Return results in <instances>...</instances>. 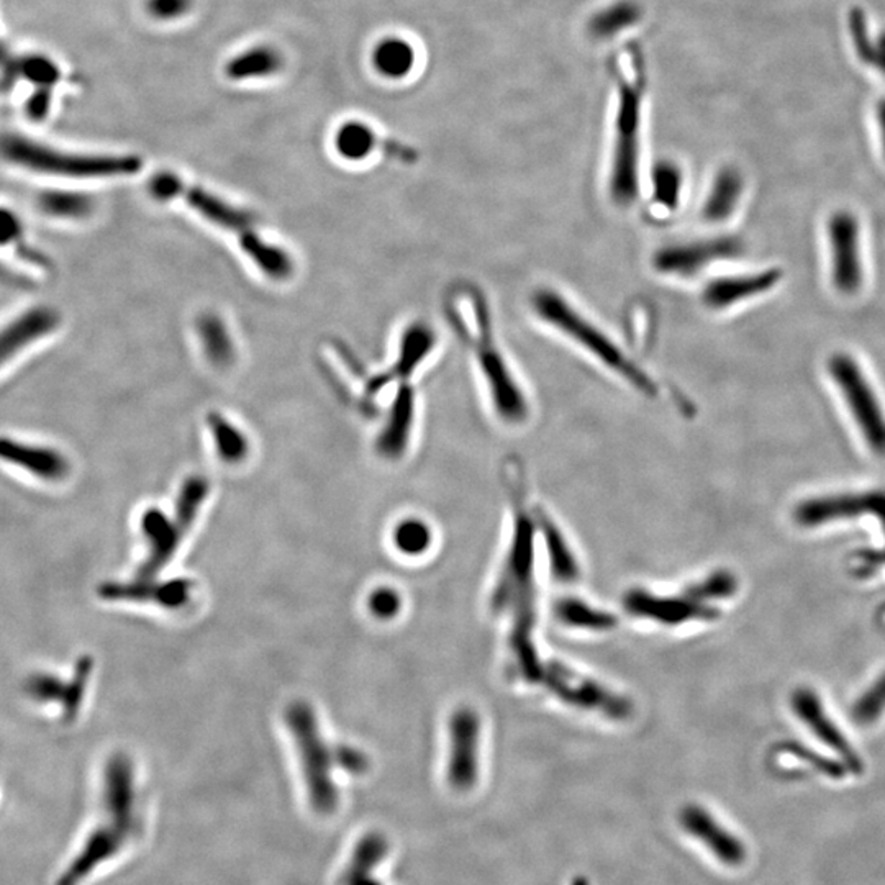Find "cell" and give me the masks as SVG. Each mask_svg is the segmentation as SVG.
Here are the masks:
<instances>
[{
    "mask_svg": "<svg viewBox=\"0 0 885 885\" xmlns=\"http://www.w3.org/2000/svg\"><path fill=\"white\" fill-rule=\"evenodd\" d=\"M446 316L471 354L493 417L507 427H522L531 418V398L519 371L497 335L485 292L461 282L446 298Z\"/></svg>",
    "mask_w": 885,
    "mask_h": 885,
    "instance_id": "6da1fadb",
    "label": "cell"
},
{
    "mask_svg": "<svg viewBox=\"0 0 885 885\" xmlns=\"http://www.w3.org/2000/svg\"><path fill=\"white\" fill-rule=\"evenodd\" d=\"M143 820L139 812L135 769L127 754L112 756L104 771L102 816L76 854L58 874L54 885H83L97 871L124 856L142 839Z\"/></svg>",
    "mask_w": 885,
    "mask_h": 885,
    "instance_id": "7a4b0ae2",
    "label": "cell"
},
{
    "mask_svg": "<svg viewBox=\"0 0 885 885\" xmlns=\"http://www.w3.org/2000/svg\"><path fill=\"white\" fill-rule=\"evenodd\" d=\"M534 316L551 332L581 350L585 356L614 374L629 389L649 400L662 397V386L635 357L589 313L582 312L570 298L553 288H540L531 294Z\"/></svg>",
    "mask_w": 885,
    "mask_h": 885,
    "instance_id": "3957f363",
    "label": "cell"
},
{
    "mask_svg": "<svg viewBox=\"0 0 885 885\" xmlns=\"http://www.w3.org/2000/svg\"><path fill=\"white\" fill-rule=\"evenodd\" d=\"M626 64L612 60L618 88L614 149L608 171V197L618 209H629L642 197V111L646 91L645 58L638 44L626 46Z\"/></svg>",
    "mask_w": 885,
    "mask_h": 885,
    "instance_id": "277c9868",
    "label": "cell"
},
{
    "mask_svg": "<svg viewBox=\"0 0 885 885\" xmlns=\"http://www.w3.org/2000/svg\"><path fill=\"white\" fill-rule=\"evenodd\" d=\"M513 503V533L509 554L502 573L497 579L490 597V607L496 612H509L513 628L537 626V587H534V531L533 520L527 506L522 471L517 462L507 466Z\"/></svg>",
    "mask_w": 885,
    "mask_h": 885,
    "instance_id": "5b68a950",
    "label": "cell"
},
{
    "mask_svg": "<svg viewBox=\"0 0 885 885\" xmlns=\"http://www.w3.org/2000/svg\"><path fill=\"white\" fill-rule=\"evenodd\" d=\"M0 159L37 175L74 179L131 176L138 173L143 165L142 159L136 156H95L61 152L12 132L0 135Z\"/></svg>",
    "mask_w": 885,
    "mask_h": 885,
    "instance_id": "8992f818",
    "label": "cell"
},
{
    "mask_svg": "<svg viewBox=\"0 0 885 885\" xmlns=\"http://www.w3.org/2000/svg\"><path fill=\"white\" fill-rule=\"evenodd\" d=\"M285 723L298 750L310 809L320 816L333 815L340 806V789L333 774L339 769L335 747L323 740L315 711L308 702H292L285 710Z\"/></svg>",
    "mask_w": 885,
    "mask_h": 885,
    "instance_id": "52a82bcc",
    "label": "cell"
},
{
    "mask_svg": "<svg viewBox=\"0 0 885 885\" xmlns=\"http://www.w3.org/2000/svg\"><path fill=\"white\" fill-rule=\"evenodd\" d=\"M830 376L843 394L851 415L861 428L864 440L877 456L885 458V414L879 398L864 376L863 369L847 353L830 356Z\"/></svg>",
    "mask_w": 885,
    "mask_h": 885,
    "instance_id": "ba28073f",
    "label": "cell"
},
{
    "mask_svg": "<svg viewBox=\"0 0 885 885\" xmlns=\"http://www.w3.org/2000/svg\"><path fill=\"white\" fill-rule=\"evenodd\" d=\"M540 684L558 699L579 710L594 711L612 720H626L633 714L632 702L626 697L560 662H544Z\"/></svg>",
    "mask_w": 885,
    "mask_h": 885,
    "instance_id": "9c48e42d",
    "label": "cell"
},
{
    "mask_svg": "<svg viewBox=\"0 0 885 885\" xmlns=\"http://www.w3.org/2000/svg\"><path fill=\"white\" fill-rule=\"evenodd\" d=\"M745 253L743 240L737 237L707 238V240L680 241L659 248L652 258L653 271L662 278H697L717 261L733 260Z\"/></svg>",
    "mask_w": 885,
    "mask_h": 885,
    "instance_id": "30bf717a",
    "label": "cell"
},
{
    "mask_svg": "<svg viewBox=\"0 0 885 885\" xmlns=\"http://www.w3.org/2000/svg\"><path fill=\"white\" fill-rule=\"evenodd\" d=\"M449 754L446 779L455 791L468 792L479 775L481 720L472 708L461 707L449 718Z\"/></svg>",
    "mask_w": 885,
    "mask_h": 885,
    "instance_id": "8fae6325",
    "label": "cell"
},
{
    "mask_svg": "<svg viewBox=\"0 0 885 885\" xmlns=\"http://www.w3.org/2000/svg\"><path fill=\"white\" fill-rule=\"evenodd\" d=\"M832 248V279L841 295H856L863 288L864 268L861 258L860 223L846 210L833 214L829 220Z\"/></svg>",
    "mask_w": 885,
    "mask_h": 885,
    "instance_id": "7c38bea8",
    "label": "cell"
},
{
    "mask_svg": "<svg viewBox=\"0 0 885 885\" xmlns=\"http://www.w3.org/2000/svg\"><path fill=\"white\" fill-rule=\"evenodd\" d=\"M149 192L156 199L171 200L176 197L186 200L190 207L197 210L200 216L206 217L212 223L219 227L227 228V230L240 231L241 235L250 231L251 219L250 214L231 204L225 202L220 197L207 192V190L199 189V187L186 186L179 177L171 175V173H159L149 180Z\"/></svg>",
    "mask_w": 885,
    "mask_h": 885,
    "instance_id": "4fadbf2b",
    "label": "cell"
},
{
    "mask_svg": "<svg viewBox=\"0 0 885 885\" xmlns=\"http://www.w3.org/2000/svg\"><path fill=\"white\" fill-rule=\"evenodd\" d=\"M625 608L635 617L653 620L663 625H683L694 620L708 622L720 615L717 608L706 602L697 601L687 591L674 597V595H656L643 589H633L625 595Z\"/></svg>",
    "mask_w": 885,
    "mask_h": 885,
    "instance_id": "5bb4252c",
    "label": "cell"
},
{
    "mask_svg": "<svg viewBox=\"0 0 885 885\" xmlns=\"http://www.w3.org/2000/svg\"><path fill=\"white\" fill-rule=\"evenodd\" d=\"M194 594L190 579L177 577L169 581L135 577L128 582H105L98 587V595L108 602H149L166 611H179L189 605Z\"/></svg>",
    "mask_w": 885,
    "mask_h": 885,
    "instance_id": "9a60e30c",
    "label": "cell"
},
{
    "mask_svg": "<svg viewBox=\"0 0 885 885\" xmlns=\"http://www.w3.org/2000/svg\"><path fill=\"white\" fill-rule=\"evenodd\" d=\"M864 513L879 517L885 523V490L809 500L796 507L795 520L803 527H819Z\"/></svg>",
    "mask_w": 885,
    "mask_h": 885,
    "instance_id": "2e32d148",
    "label": "cell"
},
{
    "mask_svg": "<svg viewBox=\"0 0 885 885\" xmlns=\"http://www.w3.org/2000/svg\"><path fill=\"white\" fill-rule=\"evenodd\" d=\"M189 527L173 517L169 519L159 509H148L142 517V531L148 543V554L136 571L138 579H155L162 573L179 550L180 541Z\"/></svg>",
    "mask_w": 885,
    "mask_h": 885,
    "instance_id": "e0dca14e",
    "label": "cell"
},
{
    "mask_svg": "<svg viewBox=\"0 0 885 885\" xmlns=\"http://www.w3.org/2000/svg\"><path fill=\"white\" fill-rule=\"evenodd\" d=\"M782 271L778 268L764 269L748 274H730L714 278L704 285L700 292V302L704 308L721 312L750 301L752 298L766 294L781 282Z\"/></svg>",
    "mask_w": 885,
    "mask_h": 885,
    "instance_id": "ac0fdd59",
    "label": "cell"
},
{
    "mask_svg": "<svg viewBox=\"0 0 885 885\" xmlns=\"http://www.w3.org/2000/svg\"><path fill=\"white\" fill-rule=\"evenodd\" d=\"M679 820L684 832L700 841L720 863L737 867L747 861V846L743 841L728 832L704 806L697 803L684 806Z\"/></svg>",
    "mask_w": 885,
    "mask_h": 885,
    "instance_id": "d6986e66",
    "label": "cell"
},
{
    "mask_svg": "<svg viewBox=\"0 0 885 885\" xmlns=\"http://www.w3.org/2000/svg\"><path fill=\"white\" fill-rule=\"evenodd\" d=\"M0 461L46 482L63 481L71 471L70 461L58 449L10 437H0Z\"/></svg>",
    "mask_w": 885,
    "mask_h": 885,
    "instance_id": "ffe728a7",
    "label": "cell"
},
{
    "mask_svg": "<svg viewBox=\"0 0 885 885\" xmlns=\"http://www.w3.org/2000/svg\"><path fill=\"white\" fill-rule=\"evenodd\" d=\"M391 843L381 832H366L354 840L336 874V885H387L379 870L389 857Z\"/></svg>",
    "mask_w": 885,
    "mask_h": 885,
    "instance_id": "44dd1931",
    "label": "cell"
},
{
    "mask_svg": "<svg viewBox=\"0 0 885 885\" xmlns=\"http://www.w3.org/2000/svg\"><path fill=\"white\" fill-rule=\"evenodd\" d=\"M60 325V315L53 309L32 308L0 329V369L30 346L46 339Z\"/></svg>",
    "mask_w": 885,
    "mask_h": 885,
    "instance_id": "7402d4cb",
    "label": "cell"
},
{
    "mask_svg": "<svg viewBox=\"0 0 885 885\" xmlns=\"http://www.w3.org/2000/svg\"><path fill=\"white\" fill-rule=\"evenodd\" d=\"M792 707L795 714L799 715L800 720L815 733L819 740H822L830 750L840 756L841 761L844 762L847 769L853 774H861L863 772V761L860 756L851 748L850 741L843 737L840 728L830 720L826 715L825 708L820 702L819 697L809 689L796 690L792 697Z\"/></svg>",
    "mask_w": 885,
    "mask_h": 885,
    "instance_id": "603a6c76",
    "label": "cell"
},
{
    "mask_svg": "<svg viewBox=\"0 0 885 885\" xmlns=\"http://www.w3.org/2000/svg\"><path fill=\"white\" fill-rule=\"evenodd\" d=\"M335 145L340 155L352 162L366 159L376 148H383L384 152L400 162H414L415 159V152H412L410 148L400 143L389 142V139H381L373 128L361 122H348L343 125L336 133Z\"/></svg>",
    "mask_w": 885,
    "mask_h": 885,
    "instance_id": "cb8c5ba5",
    "label": "cell"
},
{
    "mask_svg": "<svg viewBox=\"0 0 885 885\" xmlns=\"http://www.w3.org/2000/svg\"><path fill=\"white\" fill-rule=\"evenodd\" d=\"M415 407V391L404 384L394 398L386 427L377 441V449L384 458L397 459L407 451L414 428Z\"/></svg>",
    "mask_w": 885,
    "mask_h": 885,
    "instance_id": "d4e9b609",
    "label": "cell"
},
{
    "mask_svg": "<svg viewBox=\"0 0 885 885\" xmlns=\"http://www.w3.org/2000/svg\"><path fill=\"white\" fill-rule=\"evenodd\" d=\"M743 190V175L733 166H725L711 183L702 209H700V219L710 225L730 220L737 212Z\"/></svg>",
    "mask_w": 885,
    "mask_h": 885,
    "instance_id": "484cf974",
    "label": "cell"
},
{
    "mask_svg": "<svg viewBox=\"0 0 885 885\" xmlns=\"http://www.w3.org/2000/svg\"><path fill=\"white\" fill-rule=\"evenodd\" d=\"M534 520L537 527L543 533L544 541H546L548 558H550V570L556 581L563 584H571L579 579V564L575 560L573 550L566 541L563 531L560 527L543 512V510H534Z\"/></svg>",
    "mask_w": 885,
    "mask_h": 885,
    "instance_id": "4316f807",
    "label": "cell"
},
{
    "mask_svg": "<svg viewBox=\"0 0 885 885\" xmlns=\"http://www.w3.org/2000/svg\"><path fill=\"white\" fill-rule=\"evenodd\" d=\"M437 346V333L425 323H412L402 335L398 357L394 364V376L407 381Z\"/></svg>",
    "mask_w": 885,
    "mask_h": 885,
    "instance_id": "83f0119b",
    "label": "cell"
},
{
    "mask_svg": "<svg viewBox=\"0 0 885 885\" xmlns=\"http://www.w3.org/2000/svg\"><path fill=\"white\" fill-rule=\"evenodd\" d=\"M281 53L271 46H254L228 61L225 74L231 81L261 80L274 76L282 70Z\"/></svg>",
    "mask_w": 885,
    "mask_h": 885,
    "instance_id": "f1b7e54d",
    "label": "cell"
},
{
    "mask_svg": "<svg viewBox=\"0 0 885 885\" xmlns=\"http://www.w3.org/2000/svg\"><path fill=\"white\" fill-rule=\"evenodd\" d=\"M684 192V173L679 165L663 159L652 171V200L658 212L670 216L679 209Z\"/></svg>",
    "mask_w": 885,
    "mask_h": 885,
    "instance_id": "f546056e",
    "label": "cell"
},
{
    "mask_svg": "<svg viewBox=\"0 0 885 885\" xmlns=\"http://www.w3.org/2000/svg\"><path fill=\"white\" fill-rule=\"evenodd\" d=\"M553 611L561 623L573 626V628L608 632V629L617 625L615 615L601 611V608L592 607L587 602H582L574 597L561 598L554 604Z\"/></svg>",
    "mask_w": 885,
    "mask_h": 885,
    "instance_id": "4dcf8cb0",
    "label": "cell"
},
{
    "mask_svg": "<svg viewBox=\"0 0 885 885\" xmlns=\"http://www.w3.org/2000/svg\"><path fill=\"white\" fill-rule=\"evenodd\" d=\"M244 253L254 261V264L272 279H284L291 275L294 264L291 257L282 248L261 240L260 235L248 233L240 237Z\"/></svg>",
    "mask_w": 885,
    "mask_h": 885,
    "instance_id": "1f68e13d",
    "label": "cell"
},
{
    "mask_svg": "<svg viewBox=\"0 0 885 885\" xmlns=\"http://www.w3.org/2000/svg\"><path fill=\"white\" fill-rule=\"evenodd\" d=\"M373 63L383 76L389 77V80H402L414 70L415 51L405 40L391 37L377 44L373 54Z\"/></svg>",
    "mask_w": 885,
    "mask_h": 885,
    "instance_id": "d6a6232c",
    "label": "cell"
},
{
    "mask_svg": "<svg viewBox=\"0 0 885 885\" xmlns=\"http://www.w3.org/2000/svg\"><path fill=\"white\" fill-rule=\"evenodd\" d=\"M639 19H642V9L638 3L633 0H620L614 6L595 13L589 23V29L597 39H608V37L617 35L623 30L635 25Z\"/></svg>",
    "mask_w": 885,
    "mask_h": 885,
    "instance_id": "836d02e7",
    "label": "cell"
},
{
    "mask_svg": "<svg viewBox=\"0 0 885 885\" xmlns=\"http://www.w3.org/2000/svg\"><path fill=\"white\" fill-rule=\"evenodd\" d=\"M209 425L217 452L225 462L237 465L247 458L250 446H248L247 437L235 425L221 418L220 415H214Z\"/></svg>",
    "mask_w": 885,
    "mask_h": 885,
    "instance_id": "e575fe53",
    "label": "cell"
},
{
    "mask_svg": "<svg viewBox=\"0 0 885 885\" xmlns=\"http://www.w3.org/2000/svg\"><path fill=\"white\" fill-rule=\"evenodd\" d=\"M44 214L58 219H84L92 212V200L84 194L48 192L40 199Z\"/></svg>",
    "mask_w": 885,
    "mask_h": 885,
    "instance_id": "d590c367",
    "label": "cell"
},
{
    "mask_svg": "<svg viewBox=\"0 0 885 885\" xmlns=\"http://www.w3.org/2000/svg\"><path fill=\"white\" fill-rule=\"evenodd\" d=\"M394 544L405 556H420L434 541L430 527L420 519H405L394 529Z\"/></svg>",
    "mask_w": 885,
    "mask_h": 885,
    "instance_id": "8d00e7d4",
    "label": "cell"
},
{
    "mask_svg": "<svg viewBox=\"0 0 885 885\" xmlns=\"http://www.w3.org/2000/svg\"><path fill=\"white\" fill-rule=\"evenodd\" d=\"M737 589L738 582L733 574L727 573V571H717V573L708 575L704 581L690 585L686 591L697 601L710 604V602L731 597L737 592Z\"/></svg>",
    "mask_w": 885,
    "mask_h": 885,
    "instance_id": "74e56055",
    "label": "cell"
},
{
    "mask_svg": "<svg viewBox=\"0 0 885 885\" xmlns=\"http://www.w3.org/2000/svg\"><path fill=\"white\" fill-rule=\"evenodd\" d=\"M199 332L207 354L216 363H227L233 352H231L230 336L220 320L207 316L199 323Z\"/></svg>",
    "mask_w": 885,
    "mask_h": 885,
    "instance_id": "f35d334b",
    "label": "cell"
},
{
    "mask_svg": "<svg viewBox=\"0 0 885 885\" xmlns=\"http://www.w3.org/2000/svg\"><path fill=\"white\" fill-rule=\"evenodd\" d=\"M91 673L92 659L88 658V656H84V658H81L80 662L76 663L74 676L66 683V696H64L63 706H61L63 707L64 717H76L77 711H80L81 706H83Z\"/></svg>",
    "mask_w": 885,
    "mask_h": 885,
    "instance_id": "ab89813d",
    "label": "cell"
},
{
    "mask_svg": "<svg viewBox=\"0 0 885 885\" xmlns=\"http://www.w3.org/2000/svg\"><path fill=\"white\" fill-rule=\"evenodd\" d=\"M27 693L37 702L63 706L64 696H66V680H61L53 674H35L27 683Z\"/></svg>",
    "mask_w": 885,
    "mask_h": 885,
    "instance_id": "60d3db41",
    "label": "cell"
},
{
    "mask_svg": "<svg viewBox=\"0 0 885 885\" xmlns=\"http://www.w3.org/2000/svg\"><path fill=\"white\" fill-rule=\"evenodd\" d=\"M885 710V676L881 677L863 699L854 706V720L861 725H870Z\"/></svg>",
    "mask_w": 885,
    "mask_h": 885,
    "instance_id": "b9f144b4",
    "label": "cell"
},
{
    "mask_svg": "<svg viewBox=\"0 0 885 885\" xmlns=\"http://www.w3.org/2000/svg\"><path fill=\"white\" fill-rule=\"evenodd\" d=\"M367 608L376 618H394L402 608L400 594L393 587H377L367 597Z\"/></svg>",
    "mask_w": 885,
    "mask_h": 885,
    "instance_id": "7bdbcfd3",
    "label": "cell"
},
{
    "mask_svg": "<svg viewBox=\"0 0 885 885\" xmlns=\"http://www.w3.org/2000/svg\"><path fill=\"white\" fill-rule=\"evenodd\" d=\"M335 758L340 771L356 775V778H360L369 769V758H367L366 752L357 750L352 745H336Z\"/></svg>",
    "mask_w": 885,
    "mask_h": 885,
    "instance_id": "ee69618b",
    "label": "cell"
},
{
    "mask_svg": "<svg viewBox=\"0 0 885 885\" xmlns=\"http://www.w3.org/2000/svg\"><path fill=\"white\" fill-rule=\"evenodd\" d=\"M192 7V0H146L149 15L158 20H176L186 15Z\"/></svg>",
    "mask_w": 885,
    "mask_h": 885,
    "instance_id": "f6af8a7d",
    "label": "cell"
},
{
    "mask_svg": "<svg viewBox=\"0 0 885 885\" xmlns=\"http://www.w3.org/2000/svg\"><path fill=\"white\" fill-rule=\"evenodd\" d=\"M788 751L799 756V758L806 759V762H810L813 768L820 769V771L825 772L830 778L840 779L844 775V768L839 764V762L829 761V759L822 758V756L815 754V752L803 750V748L800 747H791Z\"/></svg>",
    "mask_w": 885,
    "mask_h": 885,
    "instance_id": "bcb514c9",
    "label": "cell"
},
{
    "mask_svg": "<svg viewBox=\"0 0 885 885\" xmlns=\"http://www.w3.org/2000/svg\"><path fill=\"white\" fill-rule=\"evenodd\" d=\"M20 231L22 225L15 214L10 212V209H0V244L12 243L19 238Z\"/></svg>",
    "mask_w": 885,
    "mask_h": 885,
    "instance_id": "7dc6e473",
    "label": "cell"
},
{
    "mask_svg": "<svg viewBox=\"0 0 885 885\" xmlns=\"http://www.w3.org/2000/svg\"><path fill=\"white\" fill-rule=\"evenodd\" d=\"M877 121H879L881 136H883V149L885 158V98L877 104Z\"/></svg>",
    "mask_w": 885,
    "mask_h": 885,
    "instance_id": "c3c4849f",
    "label": "cell"
},
{
    "mask_svg": "<svg viewBox=\"0 0 885 885\" xmlns=\"http://www.w3.org/2000/svg\"><path fill=\"white\" fill-rule=\"evenodd\" d=\"M571 885H591V884H589L587 877L579 876V877H575V879L573 881V884H571Z\"/></svg>",
    "mask_w": 885,
    "mask_h": 885,
    "instance_id": "681fc988",
    "label": "cell"
}]
</instances>
